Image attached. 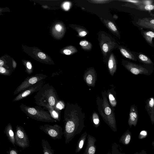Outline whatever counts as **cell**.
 <instances>
[{
    "instance_id": "cell-32",
    "label": "cell",
    "mask_w": 154,
    "mask_h": 154,
    "mask_svg": "<svg viewBox=\"0 0 154 154\" xmlns=\"http://www.w3.org/2000/svg\"><path fill=\"white\" fill-rule=\"evenodd\" d=\"M91 3L96 4H103L109 3L111 0H91L88 1Z\"/></svg>"
},
{
    "instance_id": "cell-13",
    "label": "cell",
    "mask_w": 154,
    "mask_h": 154,
    "mask_svg": "<svg viewBox=\"0 0 154 154\" xmlns=\"http://www.w3.org/2000/svg\"><path fill=\"white\" fill-rule=\"evenodd\" d=\"M87 137V144L84 154H94L96 148L95 144L96 139L89 134L88 135Z\"/></svg>"
},
{
    "instance_id": "cell-23",
    "label": "cell",
    "mask_w": 154,
    "mask_h": 154,
    "mask_svg": "<svg viewBox=\"0 0 154 154\" xmlns=\"http://www.w3.org/2000/svg\"><path fill=\"white\" fill-rule=\"evenodd\" d=\"M138 57L140 61L142 63L149 65H153L154 64L152 61L145 55L140 54L139 55Z\"/></svg>"
},
{
    "instance_id": "cell-12",
    "label": "cell",
    "mask_w": 154,
    "mask_h": 154,
    "mask_svg": "<svg viewBox=\"0 0 154 154\" xmlns=\"http://www.w3.org/2000/svg\"><path fill=\"white\" fill-rule=\"evenodd\" d=\"M138 119V114L137 106L135 104L131 105L130 108L128 124L130 128L132 125L136 126Z\"/></svg>"
},
{
    "instance_id": "cell-8",
    "label": "cell",
    "mask_w": 154,
    "mask_h": 154,
    "mask_svg": "<svg viewBox=\"0 0 154 154\" xmlns=\"http://www.w3.org/2000/svg\"><path fill=\"white\" fill-rule=\"evenodd\" d=\"M15 140V144L23 148L29 146V140L24 128L18 125L16 127Z\"/></svg>"
},
{
    "instance_id": "cell-28",
    "label": "cell",
    "mask_w": 154,
    "mask_h": 154,
    "mask_svg": "<svg viewBox=\"0 0 154 154\" xmlns=\"http://www.w3.org/2000/svg\"><path fill=\"white\" fill-rule=\"evenodd\" d=\"M107 96L111 106L112 107H115L117 105V102L113 95L109 91L107 94Z\"/></svg>"
},
{
    "instance_id": "cell-27",
    "label": "cell",
    "mask_w": 154,
    "mask_h": 154,
    "mask_svg": "<svg viewBox=\"0 0 154 154\" xmlns=\"http://www.w3.org/2000/svg\"><path fill=\"white\" fill-rule=\"evenodd\" d=\"M78 32V35L80 37L86 36L88 33V31L85 29L78 26H75L74 29Z\"/></svg>"
},
{
    "instance_id": "cell-34",
    "label": "cell",
    "mask_w": 154,
    "mask_h": 154,
    "mask_svg": "<svg viewBox=\"0 0 154 154\" xmlns=\"http://www.w3.org/2000/svg\"><path fill=\"white\" fill-rule=\"evenodd\" d=\"M139 20L141 21L154 25V19L151 18H144L141 19H139Z\"/></svg>"
},
{
    "instance_id": "cell-19",
    "label": "cell",
    "mask_w": 154,
    "mask_h": 154,
    "mask_svg": "<svg viewBox=\"0 0 154 154\" xmlns=\"http://www.w3.org/2000/svg\"><path fill=\"white\" fill-rule=\"evenodd\" d=\"M42 144L43 154H54V150L52 149L48 142L45 139H42Z\"/></svg>"
},
{
    "instance_id": "cell-47",
    "label": "cell",
    "mask_w": 154,
    "mask_h": 154,
    "mask_svg": "<svg viewBox=\"0 0 154 154\" xmlns=\"http://www.w3.org/2000/svg\"><path fill=\"white\" fill-rule=\"evenodd\" d=\"M150 14L153 17H154V14L150 13Z\"/></svg>"
},
{
    "instance_id": "cell-18",
    "label": "cell",
    "mask_w": 154,
    "mask_h": 154,
    "mask_svg": "<svg viewBox=\"0 0 154 154\" xmlns=\"http://www.w3.org/2000/svg\"><path fill=\"white\" fill-rule=\"evenodd\" d=\"M103 21L106 26L114 34L120 38L119 33L114 24L111 21L108 20H103Z\"/></svg>"
},
{
    "instance_id": "cell-17",
    "label": "cell",
    "mask_w": 154,
    "mask_h": 154,
    "mask_svg": "<svg viewBox=\"0 0 154 154\" xmlns=\"http://www.w3.org/2000/svg\"><path fill=\"white\" fill-rule=\"evenodd\" d=\"M131 133L128 129L122 134L120 138L119 142L125 145H128L130 142L131 138Z\"/></svg>"
},
{
    "instance_id": "cell-41",
    "label": "cell",
    "mask_w": 154,
    "mask_h": 154,
    "mask_svg": "<svg viewBox=\"0 0 154 154\" xmlns=\"http://www.w3.org/2000/svg\"><path fill=\"white\" fill-rule=\"evenodd\" d=\"M38 56L39 58L42 59H45L46 58V55L43 53L39 52L38 54Z\"/></svg>"
},
{
    "instance_id": "cell-22",
    "label": "cell",
    "mask_w": 154,
    "mask_h": 154,
    "mask_svg": "<svg viewBox=\"0 0 154 154\" xmlns=\"http://www.w3.org/2000/svg\"><path fill=\"white\" fill-rule=\"evenodd\" d=\"M143 37L146 41L150 45H153L152 39L154 38V32L151 31L143 32Z\"/></svg>"
},
{
    "instance_id": "cell-25",
    "label": "cell",
    "mask_w": 154,
    "mask_h": 154,
    "mask_svg": "<svg viewBox=\"0 0 154 154\" xmlns=\"http://www.w3.org/2000/svg\"><path fill=\"white\" fill-rule=\"evenodd\" d=\"M77 52L78 50L76 48L72 45L69 46L63 51V53L67 55L73 54Z\"/></svg>"
},
{
    "instance_id": "cell-2",
    "label": "cell",
    "mask_w": 154,
    "mask_h": 154,
    "mask_svg": "<svg viewBox=\"0 0 154 154\" xmlns=\"http://www.w3.org/2000/svg\"><path fill=\"white\" fill-rule=\"evenodd\" d=\"M34 98L35 104L48 110L53 118L58 120L60 118L61 110L57 108V106L60 100L52 85L48 83L45 84L36 92Z\"/></svg>"
},
{
    "instance_id": "cell-46",
    "label": "cell",
    "mask_w": 154,
    "mask_h": 154,
    "mask_svg": "<svg viewBox=\"0 0 154 154\" xmlns=\"http://www.w3.org/2000/svg\"><path fill=\"white\" fill-rule=\"evenodd\" d=\"M152 146H153V148H154V141L152 142Z\"/></svg>"
},
{
    "instance_id": "cell-16",
    "label": "cell",
    "mask_w": 154,
    "mask_h": 154,
    "mask_svg": "<svg viewBox=\"0 0 154 154\" xmlns=\"http://www.w3.org/2000/svg\"><path fill=\"white\" fill-rule=\"evenodd\" d=\"M108 67L110 74L113 76L117 69V63L114 55L111 53L108 62Z\"/></svg>"
},
{
    "instance_id": "cell-40",
    "label": "cell",
    "mask_w": 154,
    "mask_h": 154,
    "mask_svg": "<svg viewBox=\"0 0 154 154\" xmlns=\"http://www.w3.org/2000/svg\"><path fill=\"white\" fill-rule=\"evenodd\" d=\"M153 1L152 0H142L141 2V4L144 5H151L153 3Z\"/></svg>"
},
{
    "instance_id": "cell-3",
    "label": "cell",
    "mask_w": 154,
    "mask_h": 154,
    "mask_svg": "<svg viewBox=\"0 0 154 154\" xmlns=\"http://www.w3.org/2000/svg\"><path fill=\"white\" fill-rule=\"evenodd\" d=\"M102 98L97 97V103L100 115L104 121L114 131H117L115 115L109 104L106 92H102Z\"/></svg>"
},
{
    "instance_id": "cell-6",
    "label": "cell",
    "mask_w": 154,
    "mask_h": 154,
    "mask_svg": "<svg viewBox=\"0 0 154 154\" xmlns=\"http://www.w3.org/2000/svg\"><path fill=\"white\" fill-rule=\"evenodd\" d=\"M47 77L46 75L40 73L27 77L16 88L14 94H18L37 82L44 80Z\"/></svg>"
},
{
    "instance_id": "cell-11",
    "label": "cell",
    "mask_w": 154,
    "mask_h": 154,
    "mask_svg": "<svg viewBox=\"0 0 154 154\" xmlns=\"http://www.w3.org/2000/svg\"><path fill=\"white\" fill-rule=\"evenodd\" d=\"M96 76L95 69L93 67H90L85 72L83 79L88 86L94 87L96 81Z\"/></svg>"
},
{
    "instance_id": "cell-30",
    "label": "cell",
    "mask_w": 154,
    "mask_h": 154,
    "mask_svg": "<svg viewBox=\"0 0 154 154\" xmlns=\"http://www.w3.org/2000/svg\"><path fill=\"white\" fill-rule=\"evenodd\" d=\"M111 152H108L107 154H123L118 149V145L116 143L112 144Z\"/></svg>"
},
{
    "instance_id": "cell-33",
    "label": "cell",
    "mask_w": 154,
    "mask_h": 154,
    "mask_svg": "<svg viewBox=\"0 0 154 154\" xmlns=\"http://www.w3.org/2000/svg\"><path fill=\"white\" fill-rule=\"evenodd\" d=\"M26 72L29 75L31 74L33 72L32 66L29 62H27L26 64Z\"/></svg>"
},
{
    "instance_id": "cell-21",
    "label": "cell",
    "mask_w": 154,
    "mask_h": 154,
    "mask_svg": "<svg viewBox=\"0 0 154 154\" xmlns=\"http://www.w3.org/2000/svg\"><path fill=\"white\" fill-rule=\"evenodd\" d=\"M119 49L121 53L124 57L130 60L137 61V59L134 55L126 49L122 47H120Z\"/></svg>"
},
{
    "instance_id": "cell-14",
    "label": "cell",
    "mask_w": 154,
    "mask_h": 154,
    "mask_svg": "<svg viewBox=\"0 0 154 154\" xmlns=\"http://www.w3.org/2000/svg\"><path fill=\"white\" fill-rule=\"evenodd\" d=\"M145 108L149 117L152 125L154 123V98L151 97L146 101Z\"/></svg>"
},
{
    "instance_id": "cell-38",
    "label": "cell",
    "mask_w": 154,
    "mask_h": 154,
    "mask_svg": "<svg viewBox=\"0 0 154 154\" xmlns=\"http://www.w3.org/2000/svg\"><path fill=\"white\" fill-rule=\"evenodd\" d=\"M147 136V132L145 131H142L139 134V139H142L146 137Z\"/></svg>"
},
{
    "instance_id": "cell-48",
    "label": "cell",
    "mask_w": 154,
    "mask_h": 154,
    "mask_svg": "<svg viewBox=\"0 0 154 154\" xmlns=\"http://www.w3.org/2000/svg\"><path fill=\"white\" fill-rule=\"evenodd\" d=\"M152 29H154V25L152 27Z\"/></svg>"
},
{
    "instance_id": "cell-44",
    "label": "cell",
    "mask_w": 154,
    "mask_h": 154,
    "mask_svg": "<svg viewBox=\"0 0 154 154\" xmlns=\"http://www.w3.org/2000/svg\"><path fill=\"white\" fill-rule=\"evenodd\" d=\"M17 66V64L16 62L13 60V67L14 70L15 69Z\"/></svg>"
},
{
    "instance_id": "cell-35",
    "label": "cell",
    "mask_w": 154,
    "mask_h": 154,
    "mask_svg": "<svg viewBox=\"0 0 154 154\" xmlns=\"http://www.w3.org/2000/svg\"><path fill=\"white\" fill-rule=\"evenodd\" d=\"M122 1L125 2H129L135 5H138L141 4L142 0H122Z\"/></svg>"
},
{
    "instance_id": "cell-36",
    "label": "cell",
    "mask_w": 154,
    "mask_h": 154,
    "mask_svg": "<svg viewBox=\"0 0 154 154\" xmlns=\"http://www.w3.org/2000/svg\"><path fill=\"white\" fill-rule=\"evenodd\" d=\"M57 107L58 109L60 110H61L65 107L64 102L63 101L60 100L58 103Z\"/></svg>"
},
{
    "instance_id": "cell-29",
    "label": "cell",
    "mask_w": 154,
    "mask_h": 154,
    "mask_svg": "<svg viewBox=\"0 0 154 154\" xmlns=\"http://www.w3.org/2000/svg\"><path fill=\"white\" fill-rule=\"evenodd\" d=\"M93 122L95 127L97 128L100 125V120L98 114L95 112L92 114Z\"/></svg>"
},
{
    "instance_id": "cell-4",
    "label": "cell",
    "mask_w": 154,
    "mask_h": 154,
    "mask_svg": "<svg viewBox=\"0 0 154 154\" xmlns=\"http://www.w3.org/2000/svg\"><path fill=\"white\" fill-rule=\"evenodd\" d=\"M19 107L27 116L35 120L45 122H57L48 111H45L42 108L38 106L32 107L22 103Z\"/></svg>"
},
{
    "instance_id": "cell-1",
    "label": "cell",
    "mask_w": 154,
    "mask_h": 154,
    "mask_svg": "<svg viewBox=\"0 0 154 154\" xmlns=\"http://www.w3.org/2000/svg\"><path fill=\"white\" fill-rule=\"evenodd\" d=\"M64 111L63 136L67 144L75 136L79 134L84 127L85 114L77 103H67Z\"/></svg>"
},
{
    "instance_id": "cell-9",
    "label": "cell",
    "mask_w": 154,
    "mask_h": 154,
    "mask_svg": "<svg viewBox=\"0 0 154 154\" xmlns=\"http://www.w3.org/2000/svg\"><path fill=\"white\" fill-rule=\"evenodd\" d=\"M44 80L40 81L30 86L24 91L18 94L13 99L12 101H19L32 94L39 91L45 84Z\"/></svg>"
},
{
    "instance_id": "cell-26",
    "label": "cell",
    "mask_w": 154,
    "mask_h": 154,
    "mask_svg": "<svg viewBox=\"0 0 154 154\" xmlns=\"http://www.w3.org/2000/svg\"><path fill=\"white\" fill-rule=\"evenodd\" d=\"M136 7L139 10L151 11L154 10V4L148 5H137Z\"/></svg>"
},
{
    "instance_id": "cell-37",
    "label": "cell",
    "mask_w": 154,
    "mask_h": 154,
    "mask_svg": "<svg viewBox=\"0 0 154 154\" xmlns=\"http://www.w3.org/2000/svg\"><path fill=\"white\" fill-rule=\"evenodd\" d=\"M71 3L69 2H65L63 5V7L66 11L68 10L70 8Z\"/></svg>"
},
{
    "instance_id": "cell-15",
    "label": "cell",
    "mask_w": 154,
    "mask_h": 154,
    "mask_svg": "<svg viewBox=\"0 0 154 154\" xmlns=\"http://www.w3.org/2000/svg\"><path fill=\"white\" fill-rule=\"evenodd\" d=\"M4 133L8 139L14 146H15V134L11 125L9 123L5 127Z\"/></svg>"
},
{
    "instance_id": "cell-39",
    "label": "cell",
    "mask_w": 154,
    "mask_h": 154,
    "mask_svg": "<svg viewBox=\"0 0 154 154\" xmlns=\"http://www.w3.org/2000/svg\"><path fill=\"white\" fill-rule=\"evenodd\" d=\"M7 152L8 154H19L17 150L14 148L9 149Z\"/></svg>"
},
{
    "instance_id": "cell-31",
    "label": "cell",
    "mask_w": 154,
    "mask_h": 154,
    "mask_svg": "<svg viewBox=\"0 0 154 154\" xmlns=\"http://www.w3.org/2000/svg\"><path fill=\"white\" fill-rule=\"evenodd\" d=\"M0 73L2 75L10 76L12 73V72L3 66H0Z\"/></svg>"
},
{
    "instance_id": "cell-20",
    "label": "cell",
    "mask_w": 154,
    "mask_h": 154,
    "mask_svg": "<svg viewBox=\"0 0 154 154\" xmlns=\"http://www.w3.org/2000/svg\"><path fill=\"white\" fill-rule=\"evenodd\" d=\"M88 135L86 131H85L81 135L77 143L75 151L76 153L79 152L82 149Z\"/></svg>"
},
{
    "instance_id": "cell-45",
    "label": "cell",
    "mask_w": 154,
    "mask_h": 154,
    "mask_svg": "<svg viewBox=\"0 0 154 154\" xmlns=\"http://www.w3.org/2000/svg\"><path fill=\"white\" fill-rule=\"evenodd\" d=\"M4 65V61L2 60H0V66H2Z\"/></svg>"
},
{
    "instance_id": "cell-24",
    "label": "cell",
    "mask_w": 154,
    "mask_h": 154,
    "mask_svg": "<svg viewBox=\"0 0 154 154\" xmlns=\"http://www.w3.org/2000/svg\"><path fill=\"white\" fill-rule=\"evenodd\" d=\"M79 44L82 48L85 50L89 51L92 48V45L91 43L86 40L81 41Z\"/></svg>"
},
{
    "instance_id": "cell-42",
    "label": "cell",
    "mask_w": 154,
    "mask_h": 154,
    "mask_svg": "<svg viewBox=\"0 0 154 154\" xmlns=\"http://www.w3.org/2000/svg\"><path fill=\"white\" fill-rule=\"evenodd\" d=\"M56 29L58 32H60L62 29V26L59 24H57L55 26Z\"/></svg>"
},
{
    "instance_id": "cell-43",
    "label": "cell",
    "mask_w": 154,
    "mask_h": 154,
    "mask_svg": "<svg viewBox=\"0 0 154 154\" xmlns=\"http://www.w3.org/2000/svg\"><path fill=\"white\" fill-rule=\"evenodd\" d=\"M134 154H147V153L143 149L140 152H136Z\"/></svg>"
},
{
    "instance_id": "cell-5",
    "label": "cell",
    "mask_w": 154,
    "mask_h": 154,
    "mask_svg": "<svg viewBox=\"0 0 154 154\" xmlns=\"http://www.w3.org/2000/svg\"><path fill=\"white\" fill-rule=\"evenodd\" d=\"M122 63L125 67L129 71L135 75L143 74L149 76L152 73L154 68L134 63L123 60Z\"/></svg>"
},
{
    "instance_id": "cell-7",
    "label": "cell",
    "mask_w": 154,
    "mask_h": 154,
    "mask_svg": "<svg viewBox=\"0 0 154 154\" xmlns=\"http://www.w3.org/2000/svg\"><path fill=\"white\" fill-rule=\"evenodd\" d=\"M39 128L54 140L60 139L63 135L62 128L57 124L51 125L45 124L39 126Z\"/></svg>"
},
{
    "instance_id": "cell-10",
    "label": "cell",
    "mask_w": 154,
    "mask_h": 154,
    "mask_svg": "<svg viewBox=\"0 0 154 154\" xmlns=\"http://www.w3.org/2000/svg\"><path fill=\"white\" fill-rule=\"evenodd\" d=\"M114 43L107 36H102L100 41V46L104 56L106 57L107 54L114 48Z\"/></svg>"
}]
</instances>
